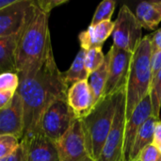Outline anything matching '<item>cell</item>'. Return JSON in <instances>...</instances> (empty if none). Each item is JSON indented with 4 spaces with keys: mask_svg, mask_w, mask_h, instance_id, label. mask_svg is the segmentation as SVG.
I'll return each instance as SVG.
<instances>
[{
    "mask_svg": "<svg viewBox=\"0 0 161 161\" xmlns=\"http://www.w3.org/2000/svg\"><path fill=\"white\" fill-rule=\"evenodd\" d=\"M17 75L19 87L16 92L21 96L24 106L22 140H28L40 133L42 117L51 103L58 98L67 97L69 86L57 66L52 45L39 66Z\"/></svg>",
    "mask_w": 161,
    "mask_h": 161,
    "instance_id": "cell-1",
    "label": "cell"
},
{
    "mask_svg": "<svg viewBox=\"0 0 161 161\" xmlns=\"http://www.w3.org/2000/svg\"><path fill=\"white\" fill-rule=\"evenodd\" d=\"M49 12L40 8L33 0L28 20L23 28L15 53L16 73L22 74L41 64L52 45L49 31Z\"/></svg>",
    "mask_w": 161,
    "mask_h": 161,
    "instance_id": "cell-2",
    "label": "cell"
},
{
    "mask_svg": "<svg viewBox=\"0 0 161 161\" xmlns=\"http://www.w3.org/2000/svg\"><path fill=\"white\" fill-rule=\"evenodd\" d=\"M152 50L148 35L142 38L134 52L125 85V119L128 120L136 107L149 94L152 84Z\"/></svg>",
    "mask_w": 161,
    "mask_h": 161,
    "instance_id": "cell-3",
    "label": "cell"
},
{
    "mask_svg": "<svg viewBox=\"0 0 161 161\" xmlns=\"http://www.w3.org/2000/svg\"><path fill=\"white\" fill-rule=\"evenodd\" d=\"M118 92L104 97L87 116L80 119L86 146L93 161L99 159L111 129L117 108Z\"/></svg>",
    "mask_w": 161,
    "mask_h": 161,
    "instance_id": "cell-4",
    "label": "cell"
},
{
    "mask_svg": "<svg viewBox=\"0 0 161 161\" xmlns=\"http://www.w3.org/2000/svg\"><path fill=\"white\" fill-rule=\"evenodd\" d=\"M78 120L70 108L67 97L56 99L46 108L41 120L40 133L57 143Z\"/></svg>",
    "mask_w": 161,
    "mask_h": 161,
    "instance_id": "cell-5",
    "label": "cell"
},
{
    "mask_svg": "<svg viewBox=\"0 0 161 161\" xmlns=\"http://www.w3.org/2000/svg\"><path fill=\"white\" fill-rule=\"evenodd\" d=\"M142 28L131 9L126 5L122 6L111 34L113 45L134 54L142 40Z\"/></svg>",
    "mask_w": 161,
    "mask_h": 161,
    "instance_id": "cell-6",
    "label": "cell"
},
{
    "mask_svg": "<svg viewBox=\"0 0 161 161\" xmlns=\"http://www.w3.org/2000/svg\"><path fill=\"white\" fill-rule=\"evenodd\" d=\"M125 87L118 92L117 108L111 129L97 161H124V135L125 126Z\"/></svg>",
    "mask_w": 161,
    "mask_h": 161,
    "instance_id": "cell-7",
    "label": "cell"
},
{
    "mask_svg": "<svg viewBox=\"0 0 161 161\" xmlns=\"http://www.w3.org/2000/svg\"><path fill=\"white\" fill-rule=\"evenodd\" d=\"M56 144L59 161H93L89 155L79 119Z\"/></svg>",
    "mask_w": 161,
    "mask_h": 161,
    "instance_id": "cell-8",
    "label": "cell"
},
{
    "mask_svg": "<svg viewBox=\"0 0 161 161\" xmlns=\"http://www.w3.org/2000/svg\"><path fill=\"white\" fill-rule=\"evenodd\" d=\"M109 65L108 80L104 92V97L117 93L125 85L126 76L133 54L111 45L109 51Z\"/></svg>",
    "mask_w": 161,
    "mask_h": 161,
    "instance_id": "cell-9",
    "label": "cell"
},
{
    "mask_svg": "<svg viewBox=\"0 0 161 161\" xmlns=\"http://www.w3.org/2000/svg\"><path fill=\"white\" fill-rule=\"evenodd\" d=\"M33 7V0H16L0 9V39L20 33Z\"/></svg>",
    "mask_w": 161,
    "mask_h": 161,
    "instance_id": "cell-10",
    "label": "cell"
},
{
    "mask_svg": "<svg viewBox=\"0 0 161 161\" xmlns=\"http://www.w3.org/2000/svg\"><path fill=\"white\" fill-rule=\"evenodd\" d=\"M153 116L152 103L149 94L136 107L132 115L125 122L124 135V161H130V153L134 141L144 123Z\"/></svg>",
    "mask_w": 161,
    "mask_h": 161,
    "instance_id": "cell-11",
    "label": "cell"
},
{
    "mask_svg": "<svg viewBox=\"0 0 161 161\" xmlns=\"http://www.w3.org/2000/svg\"><path fill=\"white\" fill-rule=\"evenodd\" d=\"M0 135L22 140L24 135V106L21 96L15 92L11 103L0 110Z\"/></svg>",
    "mask_w": 161,
    "mask_h": 161,
    "instance_id": "cell-12",
    "label": "cell"
},
{
    "mask_svg": "<svg viewBox=\"0 0 161 161\" xmlns=\"http://www.w3.org/2000/svg\"><path fill=\"white\" fill-rule=\"evenodd\" d=\"M67 102L77 119L87 116L94 108L92 91L87 80L71 85L67 92Z\"/></svg>",
    "mask_w": 161,
    "mask_h": 161,
    "instance_id": "cell-13",
    "label": "cell"
},
{
    "mask_svg": "<svg viewBox=\"0 0 161 161\" xmlns=\"http://www.w3.org/2000/svg\"><path fill=\"white\" fill-rule=\"evenodd\" d=\"M25 141L27 143V161H59L57 144L42 133Z\"/></svg>",
    "mask_w": 161,
    "mask_h": 161,
    "instance_id": "cell-14",
    "label": "cell"
},
{
    "mask_svg": "<svg viewBox=\"0 0 161 161\" xmlns=\"http://www.w3.org/2000/svg\"><path fill=\"white\" fill-rule=\"evenodd\" d=\"M114 22H102L95 25H90L86 30L78 35L80 48L90 50L93 48H102L106 40L112 34Z\"/></svg>",
    "mask_w": 161,
    "mask_h": 161,
    "instance_id": "cell-15",
    "label": "cell"
},
{
    "mask_svg": "<svg viewBox=\"0 0 161 161\" xmlns=\"http://www.w3.org/2000/svg\"><path fill=\"white\" fill-rule=\"evenodd\" d=\"M135 15L143 28L154 29L161 22V0L141 2Z\"/></svg>",
    "mask_w": 161,
    "mask_h": 161,
    "instance_id": "cell-16",
    "label": "cell"
},
{
    "mask_svg": "<svg viewBox=\"0 0 161 161\" xmlns=\"http://www.w3.org/2000/svg\"><path fill=\"white\" fill-rule=\"evenodd\" d=\"M21 32L0 39V74L8 72L16 73L15 53Z\"/></svg>",
    "mask_w": 161,
    "mask_h": 161,
    "instance_id": "cell-17",
    "label": "cell"
},
{
    "mask_svg": "<svg viewBox=\"0 0 161 161\" xmlns=\"http://www.w3.org/2000/svg\"><path fill=\"white\" fill-rule=\"evenodd\" d=\"M108 65H109V54L106 55L104 63L94 72L90 74L88 78V84L92 91L94 107L103 99L104 92L108 80Z\"/></svg>",
    "mask_w": 161,
    "mask_h": 161,
    "instance_id": "cell-18",
    "label": "cell"
},
{
    "mask_svg": "<svg viewBox=\"0 0 161 161\" xmlns=\"http://www.w3.org/2000/svg\"><path fill=\"white\" fill-rule=\"evenodd\" d=\"M160 119H158L154 116H151L145 123L144 125L142 126V128L140 129L132 149H131V153H130V161L136 160L140 155V153L148 145L153 144L154 142V132H155V126L158 121H159Z\"/></svg>",
    "mask_w": 161,
    "mask_h": 161,
    "instance_id": "cell-19",
    "label": "cell"
},
{
    "mask_svg": "<svg viewBox=\"0 0 161 161\" xmlns=\"http://www.w3.org/2000/svg\"><path fill=\"white\" fill-rule=\"evenodd\" d=\"M86 50L80 48L78 53L76 54L72 65L66 72H62V77L65 83L70 87L74 83L88 80L89 78V72L87 71L84 63Z\"/></svg>",
    "mask_w": 161,
    "mask_h": 161,
    "instance_id": "cell-20",
    "label": "cell"
},
{
    "mask_svg": "<svg viewBox=\"0 0 161 161\" xmlns=\"http://www.w3.org/2000/svg\"><path fill=\"white\" fill-rule=\"evenodd\" d=\"M115 6H116V2L114 0H104V1H102L98 5L96 10L94 12V15L92 19L90 25H98L102 22L110 21L111 16L114 12Z\"/></svg>",
    "mask_w": 161,
    "mask_h": 161,
    "instance_id": "cell-21",
    "label": "cell"
},
{
    "mask_svg": "<svg viewBox=\"0 0 161 161\" xmlns=\"http://www.w3.org/2000/svg\"><path fill=\"white\" fill-rule=\"evenodd\" d=\"M149 96L152 103L153 116L159 119L161 110V71L152 81Z\"/></svg>",
    "mask_w": 161,
    "mask_h": 161,
    "instance_id": "cell-22",
    "label": "cell"
},
{
    "mask_svg": "<svg viewBox=\"0 0 161 161\" xmlns=\"http://www.w3.org/2000/svg\"><path fill=\"white\" fill-rule=\"evenodd\" d=\"M106 55H104L102 48H93L90 50H86L85 54V67L89 74L96 71L105 61Z\"/></svg>",
    "mask_w": 161,
    "mask_h": 161,
    "instance_id": "cell-23",
    "label": "cell"
},
{
    "mask_svg": "<svg viewBox=\"0 0 161 161\" xmlns=\"http://www.w3.org/2000/svg\"><path fill=\"white\" fill-rule=\"evenodd\" d=\"M19 87V76L17 73L8 72L0 74V91L15 93Z\"/></svg>",
    "mask_w": 161,
    "mask_h": 161,
    "instance_id": "cell-24",
    "label": "cell"
},
{
    "mask_svg": "<svg viewBox=\"0 0 161 161\" xmlns=\"http://www.w3.org/2000/svg\"><path fill=\"white\" fill-rule=\"evenodd\" d=\"M19 144L20 141L15 137L0 135V159L13 153Z\"/></svg>",
    "mask_w": 161,
    "mask_h": 161,
    "instance_id": "cell-25",
    "label": "cell"
},
{
    "mask_svg": "<svg viewBox=\"0 0 161 161\" xmlns=\"http://www.w3.org/2000/svg\"><path fill=\"white\" fill-rule=\"evenodd\" d=\"M0 161H27V143L25 140L20 141L18 148L10 155L1 158Z\"/></svg>",
    "mask_w": 161,
    "mask_h": 161,
    "instance_id": "cell-26",
    "label": "cell"
},
{
    "mask_svg": "<svg viewBox=\"0 0 161 161\" xmlns=\"http://www.w3.org/2000/svg\"><path fill=\"white\" fill-rule=\"evenodd\" d=\"M137 159L140 161H161V154L157 146L150 144L140 153Z\"/></svg>",
    "mask_w": 161,
    "mask_h": 161,
    "instance_id": "cell-27",
    "label": "cell"
},
{
    "mask_svg": "<svg viewBox=\"0 0 161 161\" xmlns=\"http://www.w3.org/2000/svg\"><path fill=\"white\" fill-rule=\"evenodd\" d=\"M34 1L40 8L49 13L56 7L63 5L68 2L67 0H34Z\"/></svg>",
    "mask_w": 161,
    "mask_h": 161,
    "instance_id": "cell-28",
    "label": "cell"
},
{
    "mask_svg": "<svg viewBox=\"0 0 161 161\" xmlns=\"http://www.w3.org/2000/svg\"><path fill=\"white\" fill-rule=\"evenodd\" d=\"M161 71V50H158L155 54H152L151 58V73H152V81L158 75Z\"/></svg>",
    "mask_w": 161,
    "mask_h": 161,
    "instance_id": "cell-29",
    "label": "cell"
},
{
    "mask_svg": "<svg viewBox=\"0 0 161 161\" xmlns=\"http://www.w3.org/2000/svg\"><path fill=\"white\" fill-rule=\"evenodd\" d=\"M149 40H150V44H151V50L152 54H155L158 50H160L161 45V28L158 30L155 31L154 33L148 35Z\"/></svg>",
    "mask_w": 161,
    "mask_h": 161,
    "instance_id": "cell-30",
    "label": "cell"
},
{
    "mask_svg": "<svg viewBox=\"0 0 161 161\" xmlns=\"http://www.w3.org/2000/svg\"><path fill=\"white\" fill-rule=\"evenodd\" d=\"M15 93L0 91V110L7 108L12 101Z\"/></svg>",
    "mask_w": 161,
    "mask_h": 161,
    "instance_id": "cell-31",
    "label": "cell"
},
{
    "mask_svg": "<svg viewBox=\"0 0 161 161\" xmlns=\"http://www.w3.org/2000/svg\"><path fill=\"white\" fill-rule=\"evenodd\" d=\"M153 144L157 147L161 145V121H158L155 126L154 132V142Z\"/></svg>",
    "mask_w": 161,
    "mask_h": 161,
    "instance_id": "cell-32",
    "label": "cell"
},
{
    "mask_svg": "<svg viewBox=\"0 0 161 161\" xmlns=\"http://www.w3.org/2000/svg\"><path fill=\"white\" fill-rule=\"evenodd\" d=\"M16 0H0V9L7 7V6H9L11 5L12 3H14Z\"/></svg>",
    "mask_w": 161,
    "mask_h": 161,
    "instance_id": "cell-33",
    "label": "cell"
},
{
    "mask_svg": "<svg viewBox=\"0 0 161 161\" xmlns=\"http://www.w3.org/2000/svg\"><path fill=\"white\" fill-rule=\"evenodd\" d=\"M158 148V150H159V152H160V154H161V145H159Z\"/></svg>",
    "mask_w": 161,
    "mask_h": 161,
    "instance_id": "cell-34",
    "label": "cell"
},
{
    "mask_svg": "<svg viewBox=\"0 0 161 161\" xmlns=\"http://www.w3.org/2000/svg\"><path fill=\"white\" fill-rule=\"evenodd\" d=\"M131 161H140V160H138V159H136V160H131Z\"/></svg>",
    "mask_w": 161,
    "mask_h": 161,
    "instance_id": "cell-35",
    "label": "cell"
},
{
    "mask_svg": "<svg viewBox=\"0 0 161 161\" xmlns=\"http://www.w3.org/2000/svg\"><path fill=\"white\" fill-rule=\"evenodd\" d=\"M160 50H161V45H160Z\"/></svg>",
    "mask_w": 161,
    "mask_h": 161,
    "instance_id": "cell-36",
    "label": "cell"
}]
</instances>
